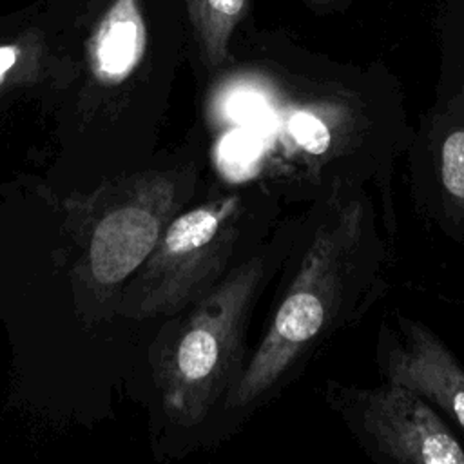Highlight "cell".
<instances>
[{
	"mask_svg": "<svg viewBox=\"0 0 464 464\" xmlns=\"http://www.w3.org/2000/svg\"><path fill=\"white\" fill-rule=\"evenodd\" d=\"M386 263L372 198L357 181L335 179L299 268L257 352L228 390L227 406L261 399L312 352L359 323L386 288Z\"/></svg>",
	"mask_w": 464,
	"mask_h": 464,
	"instance_id": "cell-1",
	"label": "cell"
},
{
	"mask_svg": "<svg viewBox=\"0 0 464 464\" xmlns=\"http://www.w3.org/2000/svg\"><path fill=\"white\" fill-rule=\"evenodd\" d=\"M265 274L252 257L210 288L163 348L158 381L167 413L181 426L203 420L241 375L246 315Z\"/></svg>",
	"mask_w": 464,
	"mask_h": 464,
	"instance_id": "cell-2",
	"label": "cell"
},
{
	"mask_svg": "<svg viewBox=\"0 0 464 464\" xmlns=\"http://www.w3.org/2000/svg\"><path fill=\"white\" fill-rule=\"evenodd\" d=\"M332 404L350 433L375 460L397 464H464V448L430 401L384 381L375 388L330 384Z\"/></svg>",
	"mask_w": 464,
	"mask_h": 464,
	"instance_id": "cell-3",
	"label": "cell"
},
{
	"mask_svg": "<svg viewBox=\"0 0 464 464\" xmlns=\"http://www.w3.org/2000/svg\"><path fill=\"white\" fill-rule=\"evenodd\" d=\"M239 203L236 196L205 203L165 228L136 283L138 315L176 312L212 285L232 252Z\"/></svg>",
	"mask_w": 464,
	"mask_h": 464,
	"instance_id": "cell-4",
	"label": "cell"
},
{
	"mask_svg": "<svg viewBox=\"0 0 464 464\" xmlns=\"http://www.w3.org/2000/svg\"><path fill=\"white\" fill-rule=\"evenodd\" d=\"M377 352L384 381L411 388L464 430V368L437 334L397 312L395 328L382 323Z\"/></svg>",
	"mask_w": 464,
	"mask_h": 464,
	"instance_id": "cell-5",
	"label": "cell"
},
{
	"mask_svg": "<svg viewBox=\"0 0 464 464\" xmlns=\"http://www.w3.org/2000/svg\"><path fill=\"white\" fill-rule=\"evenodd\" d=\"M174 185L154 176L94 227L89 266L96 283L112 286L127 279L156 248L167 216L174 210Z\"/></svg>",
	"mask_w": 464,
	"mask_h": 464,
	"instance_id": "cell-6",
	"label": "cell"
},
{
	"mask_svg": "<svg viewBox=\"0 0 464 464\" xmlns=\"http://www.w3.org/2000/svg\"><path fill=\"white\" fill-rule=\"evenodd\" d=\"M430 160V198L439 225L464 239V109L455 103L422 125Z\"/></svg>",
	"mask_w": 464,
	"mask_h": 464,
	"instance_id": "cell-7",
	"label": "cell"
},
{
	"mask_svg": "<svg viewBox=\"0 0 464 464\" xmlns=\"http://www.w3.org/2000/svg\"><path fill=\"white\" fill-rule=\"evenodd\" d=\"M147 29L138 0H112L92 33L89 56L92 72L103 83H120L140 65Z\"/></svg>",
	"mask_w": 464,
	"mask_h": 464,
	"instance_id": "cell-8",
	"label": "cell"
},
{
	"mask_svg": "<svg viewBox=\"0 0 464 464\" xmlns=\"http://www.w3.org/2000/svg\"><path fill=\"white\" fill-rule=\"evenodd\" d=\"M190 22L210 65H219L234 27L245 11V0H187Z\"/></svg>",
	"mask_w": 464,
	"mask_h": 464,
	"instance_id": "cell-9",
	"label": "cell"
},
{
	"mask_svg": "<svg viewBox=\"0 0 464 464\" xmlns=\"http://www.w3.org/2000/svg\"><path fill=\"white\" fill-rule=\"evenodd\" d=\"M259 158V147L245 130H234L223 136L218 147L219 169L230 179H243L254 170V161Z\"/></svg>",
	"mask_w": 464,
	"mask_h": 464,
	"instance_id": "cell-10",
	"label": "cell"
},
{
	"mask_svg": "<svg viewBox=\"0 0 464 464\" xmlns=\"http://www.w3.org/2000/svg\"><path fill=\"white\" fill-rule=\"evenodd\" d=\"M288 132L292 138L312 154H321L328 149L330 132L324 123L308 112H297L288 121Z\"/></svg>",
	"mask_w": 464,
	"mask_h": 464,
	"instance_id": "cell-11",
	"label": "cell"
},
{
	"mask_svg": "<svg viewBox=\"0 0 464 464\" xmlns=\"http://www.w3.org/2000/svg\"><path fill=\"white\" fill-rule=\"evenodd\" d=\"M20 58V45L5 44L0 45V85L7 80V74L14 69Z\"/></svg>",
	"mask_w": 464,
	"mask_h": 464,
	"instance_id": "cell-12",
	"label": "cell"
}]
</instances>
